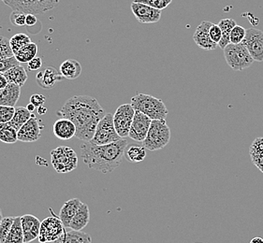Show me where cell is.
I'll list each match as a JSON object with an SVG mask.
<instances>
[{
    "label": "cell",
    "instance_id": "7",
    "mask_svg": "<svg viewBox=\"0 0 263 243\" xmlns=\"http://www.w3.org/2000/svg\"><path fill=\"white\" fill-rule=\"evenodd\" d=\"M12 11L25 13L41 14L51 11L59 4L60 0H1Z\"/></svg>",
    "mask_w": 263,
    "mask_h": 243
},
{
    "label": "cell",
    "instance_id": "29",
    "mask_svg": "<svg viewBox=\"0 0 263 243\" xmlns=\"http://www.w3.org/2000/svg\"><path fill=\"white\" fill-rule=\"evenodd\" d=\"M18 140V130L11 126L9 123L0 124V141L12 144Z\"/></svg>",
    "mask_w": 263,
    "mask_h": 243
},
{
    "label": "cell",
    "instance_id": "4",
    "mask_svg": "<svg viewBox=\"0 0 263 243\" xmlns=\"http://www.w3.org/2000/svg\"><path fill=\"white\" fill-rule=\"evenodd\" d=\"M171 140V129L166 120H152L147 136L142 141L143 147L149 151L165 148Z\"/></svg>",
    "mask_w": 263,
    "mask_h": 243
},
{
    "label": "cell",
    "instance_id": "25",
    "mask_svg": "<svg viewBox=\"0 0 263 243\" xmlns=\"http://www.w3.org/2000/svg\"><path fill=\"white\" fill-rule=\"evenodd\" d=\"M249 154L253 164L263 173V137H257L253 141L249 148Z\"/></svg>",
    "mask_w": 263,
    "mask_h": 243
},
{
    "label": "cell",
    "instance_id": "42",
    "mask_svg": "<svg viewBox=\"0 0 263 243\" xmlns=\"http://www.w3.org/2000/svg\"><path fill=\"white\" fill-rule=\"evenodd\" d=\"M42 66V60L41 57H35L34 59H32L31 61H29L27 63V68L29 70H37V69H41Z\"/></svg>",
    "mask_w": 263,
    "mask_h": 243
},
{
    "label": "cell",
    "instance_id": "1",
    "mask_svg": "<svg viewBox=\"0 0 263 243\" xmlns=\"http://www.w3.org/2000/svg\"><path fill=\"white\" fill-rule=\"evenodd\" d=\"M105 114L99 101L90 95H74L58 111L61 118L73 121L75 137L82 141H90L93 138L98 124Z\"/></svg>",
    "mask_w": 263,
    "mask_h": 243
},
{
    "label": "cell",
    "instance_id": "47",
    "mask_svg": "<svg viewBox=\"0 0 263 243\" xmlns=\"http://www.w3.org/2000/svg\"><path fill=\"white\" fill-rule=\"evenodd\" d=\"M27 109L28 110V111H30V112H33V111H35L36 107H35V105H33L32 103L29 102V104H28V105L27 106Z\"/></svg>",
    "mask_w": 263,
    "mask_h": 243
},
{
    "label": "cell",
    "instance_id": "48",
    "mask_svg": "<svg viewBox=\"0 0 263 243\" xmlns=\"http://www.w3.org/2000/svg\"><path fill=\"white\" fill-rule=\"evenodd\" d=\"M2 219H3V215H2V211H1V209H0V222H1Z\"/></svg>",
    "mask_w": 263,
    "mask_h": 243
},
{
    "label": "cell",
    "instance_id": "32",
    "mask_svg": "<svg viewBox=\"0 0 263 243\" xmlns=\"http://www.w3.org/2000/svg\"><path fill=\"white\" fill-rule=\"evenodd\" d=\"M31 43V39H30L29 36L27 34H24V33L16 34L14 36H12L11 39H10L11 50H12L14 54Z\"/></svg>",
    "mask_w": 263,
    "mask_h": 243
},
{
    "label": "cell",
    "instance_id": "24",
    "mask_svg": "<svg viewBox=\"0 0 263 243\" xmlns=\"http://www.w3.org/2000/svg\"><path fill=\"white\" fill-rule=\"evenodd\" d=\"M4 75L8 79L9 84H14V85H19L20 87H23L25 85L28 78L27 70L24 67H22L21 65L16 66L10 70L6 71Z\"/></svg>",
    "mask_w": 263,
    "mask_h": 243
},
{
    "label": "cell",
    "instance_id": "2",
    "mask_svg": "<svg viewBox=\"0 0 263 243\" xmlns=\"http://www.w3.org/2000/svg\"><path fill=\"white\" fill-rule=\"evenodd\" d=\"M127 145L128 143L126 138L106 145L83 141L80 145L81 156L89 169L107 174L121 165Z\"/></svg>",
    "mask_w": 263,
    "mask_h": 243
},
{
    "label": "cell",
    "instance_id": "40",
    "mask_svg": "<svg viewBox=\"0 0 263 243\" xmlns=\"http://www.w3.org/2000/svg\"><path fill=\"white\" fill-rule=\"evenodd\" d=\"M209 33H210V37L212 38V40L218 45V43H220L222 38V31L221 29H220V27L218 25L213 24L212 27H211Z\"/></svg>",
    "mask_w": 263,
    "mask_h": 243
},
{
    "label": "cell",
    "instance_id": "39",
    "mask_svg": "<svg viewBox=\"0 0 263 243\" xmlns=\"http://www.w3.org/2000/svg\"><path fill=\"white\" fill-rule=\"evenodd\" d=\"M27 14L25 12L21 11H12L11 15V24L16 27H23L26 26V21H27Z\"/></svg>",
    "mask_w": 263,
    "mask_h": 243
},
{
    "label": "cell",
    "instance_id": "30",
    "mask_svg": "<svg viewBox=\"0 0 263 243\" xmlns=\"http://www.w3.org/2000/svg\"><path fill=\"white\" fill-rule=\"evenodd\" d=\"M37 45L36 43H31L23 48L18 53H15L16 59L20 63H28L32 59L37 57Z\"/></svg>",
    "mask_w": 263,
    "mask_h": 243
},
{
    "label": "cell",
    "instance_id": "36",
    "mask_svg": "<svg viewBox=\"0 0 263 243\" xmlns=\"http://www.w3.org/2000/svg\"><path fill=\"white\" fill-rule=\"evenodd\" d=\"M10 40L5 37H0V58H7L13 56Z\"/></svg>",
    "mask_w": 263,
    "mask_h": 243
},
{
    "label": "cell",
    "instance_id": "17",
    "mask_svg": "<svg viewBox=\"0 0 263 243\" xmlns=\"http://www.w3.org/2000/svg\"><path fill=\"white\" fill-rule=\"evenodd\" d=\"M64 79L60 72L53 67H48L36 75V82L43 89H51L58 82Z\"/></svg>",
    "mask_w": 263,
    "mask_h": 243
},
{
    "label": "cell",
    "instance_id": "34",
    "mask_svg": "<svg viewBox=\"0 0 263 243\" xmlns=\"http://www.w3.org/2000/svg\"><path fill=\"white\" fill-rule=\"evenodd\" d=\"M247 29L241 26H235L231 32V43L232 44H240L242 43L246 37Z\"/></svg>",
    "mask_w": 263,
    "mask_h": 243
},
{
    "label": "cell",
    "instance_id": "21",
    "mask_svg": "<svg viewBox=\"0 0 263 243\" xmlns=\"http://www.w3.org/2000/svg\"><path fill=\"white\" fill-rule=\"evenodd\" d=\"M90 221V210L87 204L82 203L76 214L74 215L69 228L75 231H82Z\"/></svg>",
    "mask_w": 263,
    "mask_h": 243
},
{
    "label": "cell",
    "instance_id": "19",
    "mask_svg": "<svg viewBox=\"0 0 263 243\" xmlns=\"http://www.w3.org/2000/svg\"><path fill=\"white\" fill-rule=\"evenodd\" d=\"M21 95V87L14 84H9L0 90V105L15 107Z\"/></svg>",
    "mask_w": 263,
    "mask_h": 243
},
{
    "label": "cell",
    "instance_id": "15",
    "mask_svg": "<svg viewBox=\"0 0 263 243\" xmlns=\"http://www.w3.org/2000/svg\"><path fill=\"white\" fill-rule=\"evenodd\" d=\"M212 25L213 24L211 22H201L200 26L196 28V31L193 35V39L195 43L198 45V47L205 51H213L218 47V45L214 43L210 37L209 31Z\"/></svg>",
    "mask_w": 263,
    "mask_h": 243
},
{
    "label": "cell",
    "instance_id": "5",
    "mask_svg": "<svg viewBox=\"0 0 263 243\" xmlns=\"http://www.w3.org/2000/svg\"><path fill=\"white\" fill-rule=\"evenodd\" d=\"M224 57L229 67L234 71H242L243 69H247L254 62V59L250 55L248 49L242 43H230L224 49Z\"/></svg>",
    "mask_w": 263,
    "mask_h": 243
},
{
    "label": "cell",
    "instance_id": "38",
    "mask_svg": "<svg viewBox=\"0 0 263 243\" xmlns=\"http://www.w3.org/2000/svg\"><path fill=\"white\" fill-rule=\"evenodd\" d=\"M20 62L16 59L15 55L7 58H0V72L5 73L6 71L19 66Z\"/></svg>",
    "mask_w": 263,
    "mask_h": 243
},
{
    "label": "cell",
    "instance_id": "46",
    "mask_svg": "<svg viewBox=\"0 0 263 243\" xmlns=\"http://www.w3.org/2000/svg\"><path fill=\"white\" fill-rule=\"evenodd\" d=\"M250 243H263V238L257 237V238H254L251 239Z\"/></svg>",
    "mask_w": 263,
    "mask_h": 243
},
{
    "label": "cell",
    "instance_id": "27",
    "mask_svg": "<svg viewBox=\"0 0 263 243\" xmlns=\"http://www.w3.org/2000/svg\"><path fill=\"white\" fill-rule=\"evenodd\" d=\"M31 115L32 112L27 110V107H16L14 115L9 124L16 130H19L31 118Z\"/></svg>",
    "mask_w": 263,
    "mask_h": 243
},
{
    "label": "cell",
    "instance_id": "8",
    "mask_svg": "<svg viewBox=\"0 0 263 243\" xmlns=\"http://www.w3.org/2000/svg\"><path fill=\"white\" fill-rule=\"evenodd\" d=\"M122 137L116 131L114 124V115L111 113H107L96 128L95 135L90 143L97 145H106L110 143H116L120 140Z\"/></svg>",
    "mask_w": 263,
    "mask_h": 243
},
{
    "label": "cell",
    "instance_id": "13",
    "mask_svg": "<svg viewBox=\"0 0 263 243\" xmlns=\"http://www.w3.org/2000/svg\"><path fill=\"white\" fill-rule=\"evenodd\" d=\"M151 123L152 119H150L147 115L143 114L141 111H135L128 137L135 141L142 143L147 136Z\"/></svg>",
    "mask_w": 263,
    "mask_h": 243
},
{
    "label": "cell",
    "instance_id": "43",
    "mask_svg": "<svg viewBox=\"0 0 263 243\" xmlns=\"http://www.w3.org/2000/svg\"><path fill=\"white\" fill-rule=\"evenodd\" d=\"M37 23V19L35 14H32V13H27L26 26H27V27H32V26H35Z\"/></svg>",
    "mask_w": 263,
    "mask_h": 243
},
{
    "label": "cell",
    "instance_id": "28",
    "mask_svg": "<svg viewBox=\"0 0 263 243\" xmlns=\"http://www.w3.org/2000/svg\"><path fill=\"white\" fill-rule=\"evenodd\" d=\"M5 243H25L24 232L22 228L21 217H14V222L11 231L6 238Z\"/></svg>",
    "mask_w": 263,
    "mask_h": 243
},
{
    "label": "cell",
    "instance_id": "20",
    "mask_svg": "<svg viewBox=\"0 0 263 243\" xmlns=\"http://www.w3.org/2000/svg\"><path fill=\"white\" fill-rule=\"evenodd\" d=\"M82 203L83 202L80 200L79 198H71L64 203L63 206L60 209L58 217L61 220V222H63L65 228H69V224Z\"/></svg>",
    "mask_w": 263,
    "mask_h": 243
},
{
    "label": "cell",
    "instance_id": "12",
    "mask_svg": "<svg viewBox=\"0 0 263 243\" xmlns=\"http://www.w3.org/2000/svg\"><path fill=\"white\" fill-rule=\"evenodd\" d=\"M44 126L42 120L32 113L31 118L18 130V140L22 143H34L42 137Z\"/></svg>",
    "mask_w": 263,
    "mask_h": 243
},
{
    "label": "cell",
    "instance_id": "10",
    "mask_svg": "<svg viewBox=\"0 0 263 243\" xmlns=\"http://www.w3.org/2000/svg\"><path fill=\"white\" fill-rule=\"evenodd\" d=\"M134 115H135V110L132 104L120 105L115 112L114 124H115L116 131L122 138L128 137Z\"/></svg>",
    "mask_w": 263,
    "mask_h": 243
},
{
    "label": "cell",
    "instance_id": "9",
    "mask_svg": "<svg viewBox=\"0 0 263 243\" xmlns=\"http://www.w3.org/2000/svg\"><path fill=\"white\" fill-rule=\"evenodd\" d=\"M65 228L59 217L53 214L42 221L37 239L41 243L53 242L63 235Z\"/></svg>",
    "mask_w": 263,
    "mask_h": 243
},
{
    "label": "cell",
    "instance_id": "45",
    "mask_svg": "<svg viewBox=\"0 0 263 243\" xmlns=\"http://www.w3.org/2000/svg\"><path fill=\"white\" fill-rule=\"evenodd\" d=\"M47 108L45 106H40L37 107V113L40 114V115H43V114H45L46 112H47Z\"/></svg>",
    "mask_w": 263,
    "mask_h": 243
},
{
    "label": "cell",
    "instance_id": "41",
    "mask_svg": "<svg viewBox=\"0 0 263 243\" xmlns=\"http://www.w3.org/2000/svg\"><path fill=\"white\" fill-rule=\"evenodd\" d=\"M45 101H46V98L42 94H34V95H32L30 96V103H32L33 105H35L36 108L44 105Z\"/></svg>",
    "mask_w": 263,
    "mask_h": 243
},
{
    "label": "cell",
    "instance_id": "23",
    "mask_svg": "<svg viewBox=\"0 0 263 243\" xmlns=\"http://www.w3.org/2000/svg\"><path fill=\"white\" fill-rule=\"evenodd\" d=\"M52 243H92V238L87 233L81 231H65L63 235Z\"/></svg>",
    "mask_w": 263,
    "mask_h": 243
},
{
    "label": "cell",
    "instance_id": "22",
    "mask_svg": "<svg viewBox=\"0 0 263 243\" xmlns=\"http://www.w3.org/2000/svg\"><path fill=\"white\" fill-rule=\"evenodd\" d=\"M83 68L81 64L75 59H67L60 65L59 72L65 79H75L82 73Z\"/></svg>",
    "mask_w": 263,
    "mask_h": 243
},
{
    "label": "cell",
    "instance_id": "11",
    "mask_svg": "<svg viewBox=\"0 0 263 243\" xmlns=\"http://www.w3.org/2000/svg\"><path fill=\"white\" fill-rule=\"evenodd\" d=\"M243 44L254 61H263V32L257 28L247 29L246 37L243 38Z\"/></svg>",
    "mask_w": 263,
    "mask_h": 243
},
{
    "label": "cell",
    "instance_id": "3",
    "mask_svg": "<svg viewBox=\"0 0 263 243\" xmlns=\"http://www.w3.org/2000/svg\"><path fill=\"white\" fill-rule=\"evenodd\" d=\"M135 111L142 112L152 120H166L168 111L163 101L146 94H137L132 98Z\"/></svg>",
    "mask_w": 263,
    "mask_h": 243
},
{
    "label": "cell",
    "instance_id": "44",
    "mask_svg": "<svg viewBox=\"0 0 263 243\" xmlns=\"http://www.w3.org/2000/svg\"><path fill=\"white\" fill-rule=\"evenodd\" d=\"M9 85V82L5 77L4 73L0 72V90L4 89L7 85Z\"/></svg>",
    "mask_w": 263,
    "mask_h": 243
},
{
    "label": "cell",
    "instance_id": "14",
    "mask_svg": "<svg viewBox=\"0 0 263 243\" xmlns=\"http://www.w3.org/2000/svg\"><path fill=\"white\" fill-rule=\"evenodd\" d=\"M132 11L137 21L141 24H155L161 18V11L152 8L146 4L132 2Z\"/></svg>",
    "mask_w": 263,
    "mask_h": 243
},
{
    "label": "cell",
    "instance_id": "37",
    "mask_svg": "<svg viewBox=\"0 0 263 243\" xmlns=\"http://www.w3.org/2000/svg\"><path fill=\"white\" fill-rule=\"evenodd\" d=\"M14 112H15V107L0 105V124L10 123L14 115Z\"/></svg>",
    "mask_w": 263,
    "mask_h": 243
},
{
    "label": "cell",
    "instance_id": "16",
    "mask_svg": "<svg viewBox=\"0 0 263 243\" xmlns=\"http://www.w3.org/2000/svg\"><path fill=\"white\" fill-rule=\"evenodd\" d=\"M22 228L24 232L25 243H29L37 239L40 234L42 222L32 214L21 216Z\"/></svg>",
    "mask_w": 263,
    "mask_h": 243
},
{
    "label": "cell",
    "instance_id": "6",
    "mask_svg": "<svg viewBox=\"0 0 263 243\" xmlns=\"http://www.w3.org/2000/svg\"><path fill=\"white\" fill-rule=\"evenodd\" d=\"M51 162L58 173H69L78 167V156L68 146H59L51 152Z\"/></svg>",
    "mask_w": 263,
    "mask_h": 243
},
{
    "label": "cell",
    "instance_id": "31",
    "mask_svg": "<svg viewBox=\"0 0 263 243\" xmlns=\"http://www.w3.org/2000/svg\"><path fill=\"white\" fill-rule=\"evenodd\" d=\"M146 149L143 146H136L132 145L130 147H127L125 152L126 158L132 163H140L145 159L146 156Z\"/></svg>",
    "mask_w": 263,
    "mask_h": 243
},
{
    "label": "cell",
    "instance_id": "18",
    "mask_svg": "<svg viewBox=\"0 0 263 243\" xmlns=\"http://www.w3.org/2000/svg\"><path fill=\"white\" fill-rule=\"evenodd\" d=\"M53 132L54 136L61 140H69L75 137L76 127L73 121L67 118H60L53 126Z\"/></svg>",
    "mask_w": 263,
    "mask_h": 243
},
{
    "label": "cell",
    "instance_id": "35",
    "mask_svg": "<svg viewBox=\"0 0 263 243\" xmlns=\"http://www.w3.org/2000/svg\"><path fill=\"white\" fill-rule=\"evenodd\" d=\"M133 1L142 3V4H146V5L150 6L159 11H162L164 9H166L173 2V0H133Z\"/></svg>",
    "mask_w": 263,
    "mask_h": 243
},
{
    "label": "cell",
    "instance_id": "26",
    "mask_svg": "<svg viewBox=\"0 0 263 243\" xmlns=\"http://www.w3.org/2000/svg\"><path fill=\"white\" fill-rule=\"evenodd\" d=\"M236 25L235 20L230 19V18L223 19L218 23V26L220 27L222 31V38L220 43H218V47L224 50L231 43V32H232V28Z\"/></svg>",
    "mask_w": 263,
    "mask_h": 243
},
{
    "label": "cell",
    "instance_id": "33",
    "mask_svg": "<svg viewBox=\"0 0 263 243\" xmlns=\"http://www.w3.org/2000/svg\"><path fill=\"white\" fill-rule=\"evenodd\" d=\"M14 222V217H3L0 222V243H5L6 238L11 231Z\"/></svg>",
    "mask_w": 263,
    "mask_h": 243
}]
</instances>
